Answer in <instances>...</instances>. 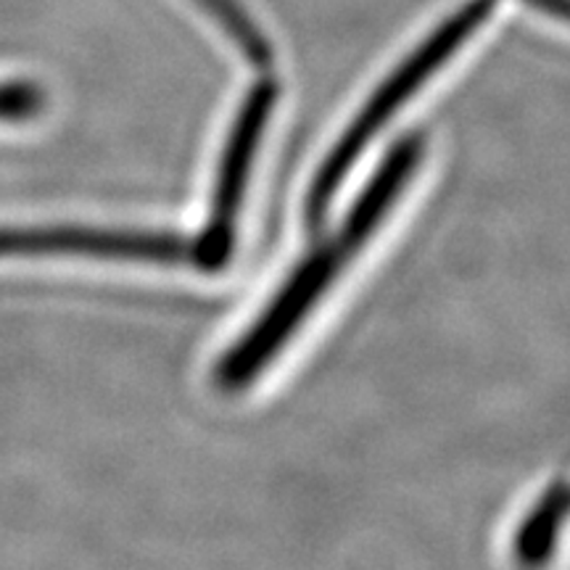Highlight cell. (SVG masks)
<instances>
[{
	"label": "cell",
	"mask_w": 570,
	"mask_h": 570,
	"mask_svg": "<svg viewBox=\"0 0 570 570\" xmlns=\"http://www.w3.org/2000/svg\"><path fill=\"white\" fill-rule=\"evenodd\" d=\"M497 9V0H468L458 11L449 17L444 24L428 35L423 46L415 48L402 67H396L389 75V80L375 90V96L365 104L360 117L348 125L344 138L336 142L327 159L320 167L315 180H312L309 194H306V223L312 227L325 219L327 206H331L333 196H336L338 185L352 169V164L360 159L367 142L375 138V132L389 122L394 114L407 104L415 92L423 88L428 77L444 63L449 56L458 53V48L473 35L479 27L491 17Z\"/></svg>",
	"instance_id": "1"
},
{
	"label": "cell",
	"mask_w": 570,
	"mask_h": 570,
	"mask_svg": "<svg viewBox=\"0 0 570 570\" xmlns=\"http://www.w3.org/2000/svg\"><path fill=\"white\" fill-rule=\"evenodd\" d=\"M356 254V248L336 233L323 246H317L296 273L283 283L277 296L267 304L259 320L248 327L244 338L223 356L217 367V381L223 389H244L265 370L273 356L288 344L294 331L304 323L327 285L336 281L341 267Z\"/></svg>",
	"instance_id": "2"
},
{
	"label": "cell",
	"mask_w": 570,
	"mask_h": 570,
	"mask_svg": "<svg viewBox=\"0 0 570 570\" xmlns=\"http://www.w3.org/2000/svg\"><path fill=\"white\" fill-rule=\"evenodd\" d=\"M277 104V85L273 80H259L246 92L238 117L227 135L223 159H219L217 183H214L212 212L204 230L194 240V265L217 273L230 259L235 246V223H238L240 204H244L248 175L265 135L267 119Z\"/></svg>",
	"instance_id": "3"
},
{
	"label": "cell",
	"mask_w": 570,
	"mask_h": 570,
	"mask_svg": "<svg viewBox=\"0 0 570 570\" xmlns=\"http://www.w3.org/2000/svg\"><path fill=\"white\" fill-rule=\"evenodd\" d=\"M13 254H80L101 259H138L180 265L194 262V240L175 233L96 230V227H40L0 230V256Z\"/></svg>",
	"instance_id": "4"
},
{
	"label": "cell",
	"mask_w": 570,
	"mask_h": 570,
	"mask_svg": "<svg viewBox=\"0 0 570 570\" xmlns=\"http://www.w3.org/2000/svg\"><path fill=\"white\" fill-rule=\"evenodd\" d=\"M570 515V483L558 481L541 494L529 515H525L523 523L515 533V541H512V550H515V558L525 566H537V562H544L554 550V541L560 537L562 523Z\"/></svg>",
	"instance_id": "5"
},
{
	"label": "cell",
	"mask_w": 570,
	"mask_h": 570,
	"mask_svg": "<svg viewBox=\"0 0 570 570\" xmlns=\"http://www.w3.org/2000/svg\"><path fill=\"white\" fill-rule=\"evenodd\" d=\"M202 9L214 17L223 30L230 35L235 46L240 48V53L246 56L248 63L256 69H269L273 67L275 51L269 46V40L262 35L259 27L254 24V19L240 9L235 0H196Z\"/></svg>",
	"instance_id": "6"
},
{
	"label": "cell",
	"mask_w": 570,
	"mask_h": 570,
	"mask_svg": "<svg viewBox=\"0 0 570 570\" xmlns=\"http://www.w3.org/2000/svg\"><path fill=\"white\" fill-rule=\"evenodd\" d=\"M42 109V92L30 82H11L0 88V119H27Z\"/></svg>",
	"instance_id": "7"
},
{
	"label": "cell",
	"mask_w": 570,
	"mask_h": 570,
	"mask_svg": "<svg viewBox=\"0 0 570 570\" xmlns=\"http://www.w3.org/2000/svg\"><path fill=\"white\" fill-rule=\"evenodd\" d=\"M525 3L539 11L552 13V17H558L570 24V0H525Z\"/></svg>",
	"instance_id": "8"
}]
</instances>
